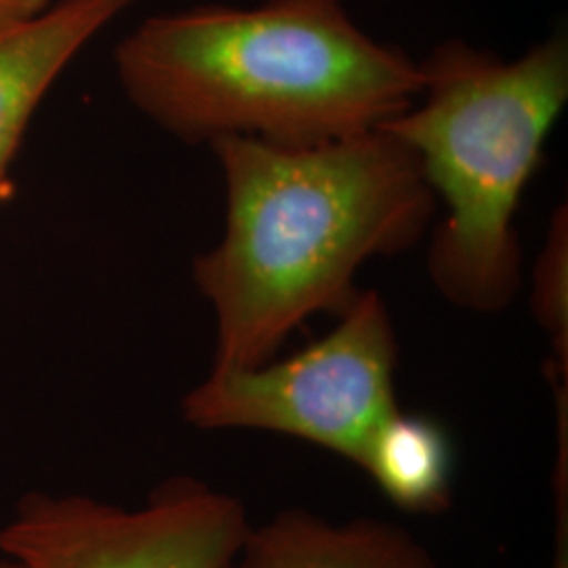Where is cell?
I'll list each match as a JSON object with an SVG mask.
<instances>
[{
	"label": "cell",
	"instance_id": "obj_1",
	"mask_svg": "<svg viewBox=\"0 0 568 568\" xmlns=\"http://www.w3.org/2000/svg\"><path fill=\"white\" fill-rule=\"evenodd\" d=\"M211 150L224 236L192 278L215 314L213 368L264 365L307 318L342 316L358 270L419 243L438 204L415 152L384 126L302 148L225 138Z\"/></svg>",
	"mask_w": 568,
	"mask_h": 568
},
{
	"label": "cell",
	"instance_id": "obj_2",
	"mask_svg": "<svg viewBox=\"0 0 568 568\" xmlns=\"http://www.w3.org/2000/svg\"><path fill=\"white\" fill-rule=\"evenodd\" d=\"M124 95L185 143L302 148L386 126L419 95V63L375 41L342 0L203 4L143 20L114 51Z\"/></svg>",
	"mask_w": 568,
	"mask_h": 568
},
{
	"label": "cell",
	"instance_id": "obj_3",
	"mask_svg": "<svg viewBox=\"0 0 568 568\" xmlns=\"http://www.w3.org/2000/svg\"><path fill=\"white\" fill-rule=\"evenodd\" d=\"M417 63V100L384 129L415 152L447 209L429 241L427 272L450 304L497 314L523 286L514 220L568 102L567 34L509 61L455 39Z\"/></svg>",
	"mask_w": 568,
	"mask_h": 568
},
{
	"label": "cell",
	"instance_id": "obj_4",
	"mask_svg": "<svg viewBox=\"0 0 568 568\" xmlns=\"http://www.w3.org/2000/svg\"><path fill=\"white\" fill-rule=\"evenodd\" d=\"M398 339L384 297L361 291L326 337L284 361L211 368L182 400L190 426L300 438L358 466L368 440L400 410Z\"/></svg>",
	"mask_w": 568,
	"mask_h": 568
},
{
	"label": "cell",
	"instance_id": "obj_5",
	"mask_svg": "<svg viewBox=\"0 0 568 568\" xmlns=\"http://www.w3.org/2000/svg\"><path fill=\"white\" fill-rule=\"evenodd\" d=\"M248 528L241 499L178 480L138 509L28 495L0 530V549L20 568H236Z\"/></svg>",
	"mask_w": 568,
	"mask_h": 568
},
{
	"label": "cell",
	"instance_id": "obj_6",
	"mask_svg": "<svg viewBox=\"0 0 568 568\" xmlns=\"http://www.w3.org/2000/svg\"><path fill=\"white\" fill-rule=\"evenodd\" d=\"M138 0H58L0 34V196L30 121L82 49Z\"/></svg>",
	"mask_w": 568,
	"mask_h": 568
},
{
	"label": "cell",
	"instance_id": "obj_7",
	"mask_svg": "<svg viewBox=\"0 0 568 568\" xmlns=\"http://www.w3.org/2000/svg\"><path fill=\"white\" fill-rule=\"evenodd\" d=\"M236 568H438L405 527L379 518L331 523L286 509L244 537Z\"/></svg>",
	"mask_w": 568,
	"mask_h": 568
},
{
	"label": "cell",
	"instance_id": "obj_8",
	"mask_svg": "<svg viewBox=\"0 0 568 568\" xmlns=\"http://www.w3.org/2000/svg\"><path fill=\"white\" fill-rule=\"evenodd\" d=\"M358 467L410 514H438L450 504L453 447L447 432L424 415L396 410L373 434Z\"/></svg>",
	"mask_w": 568,
	"mask_h": 568
},
{
	"label": "cell",
	"instance_id": "obj_9",
	"mask_svg": "<svg viewBox=\"0 0 568 568\" xmlns=\"http://www.w3.org/2000/svg\"><path fill=\"white\" fill-rule=\"evenodd\" d=\"M568 215L556 209L546 244L532 270L530 307L551 342V366L567 377L568 371Z\"/></svg>",
	"mask_w": 568,
	"mask_h": 568
},
{
	"label": "cell",
	"instance_id": "obj_10",
	"mask_svg": "<svg viewBox=\"0 0 568 568\" xmlns=\"http://www.w3.org/2000/svg\"><path fill=\"white\" fill-rule=\"evenodd\" d=\"M53 0H0V34L37 18Z\"/></svg>",
	"mask_w": 568,
	"mask_h": 568
},
{
	"label": "cell",
	"instance_id": "obj_11",
	"mask_svg": "<svg viewBox=\"0 0 568 568\" xmlns=\"http://www.w3.org/2000/svg\"><path fill=\"white\" fill-rule=\"evenodd\" d=\"M549 568H568V506H556L554 558Z\"/></svg>",
	"mask_w": 568,
	"mask_h": 568
},
{
	"label": "cell",
	"instance_id": "obj_12",
	"mask_svg": "<svg viewBox=\"0 0 568 568\" xmlns=\"http://www.w3.org/2000/svg\"><path fill=\"white\" fill-rule=\"evenodd\" d=\"M0 568H20V567H18V565H16V562H13V560H9V558H7V560H2V562H0Z\"/></svg>",
	"mask_w": 568,
	"mask_h": 568
}]
</instances>
